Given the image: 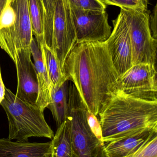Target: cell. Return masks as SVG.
Segmentation results:
<instances>
[{"label": "cell", "instance_id": "1", "mask_svg": "<svg viewBox=\"0 0 157 157\" xmlns=\"http://www.w3.org/2000/svg\"><path fill=\"white\" fill-rule=\"evenodd\" d=\"M63 73L74 85L88 110L96 116L116 90L119 78L105 41L76 43Z\"/></svg>", "mask_w": 157, "mask_h": 157}, {"label": "cell", "instance_id": "2", "mask_svg": "<svg viewBox=\"0 0 157 157\" xmlns=\"http://www.w3.org/2000/svg\"><path fill=\"white\" fill-rule=\"evenodd\" d=\"M98 115L102 140L108 143L144 129L157 128V101L137 98L116 90Z\"/></svg>", "mask_w": 157, "mask_h": 157}, {"label": "cell", "instance_id": "3", "mask_svg": "<svg viewBox=\"0 0 157 157\" xmlns=\"http://www.w3.org/2000/svg\"><path fill=\"white\" fill-rule=\"evenodd\" d=\"M1 105L8 120L9 140L28 141L31 137L53 138L54 133L37 104L22 100L6 88L5 96Z\"/></svg>", "mask_w": 157, "mask_h": 157}, {"label": "cell", "instance_id": "4", "mask_svg": "<svg viewBox=\"0 0 157 157\" xmlns=\"http://www.w3.org/2000/svg\"><path fill=\"white\" fill-rule=\"evenodd\" d=\"M87 111L74 85L70 82L66 120L70 124L73 157H108L105 143L96 137L88 126Z\"/></svg>", "mask_w": 157, "mask_h": 157}, {"label": "cell", "instance_id": "5", "mask_svg": "<svg viewBox=\"0 0 157 157\" xmlns=\"http://www.w3.org/2000/svg\"><path fill=\"white\" fill-rule=\"evenodd\" d=\"M128 26L132 49V65L148 63L155 65L157 40L149 27L150 11L121 9Z\"/></svg>", "mask_w": 157, "mask_h": 157}, {"label": "cell", "instance_id": "6", "mask_svg": "<svg viewBox=\"0 0 157 157\" xmlns=\"http://www.w3.org/2000/svg\"><path fill=\"white\" fill-rule=\"evenodd\" d=\"M14 23L0 28V47L12 61L18 50L30 48L33 38L27 0H12Z\"/></svg>", "mask_w": 157, "mask_h": 157}, {"label": "cell", "instance_id": "7", "mask_svg": "<svg viewBox=\"0 0 157 157\" xmlns=\"http://www.w3.org/2000/svg\"><path fill=\"white\" fill-rule=\"evenodd\" d=\"M116 90L131 97L148 101H157V71L155 65L139 63L132 65L119 76Z\"/></svg>", "mask_w": 157, "mask_h": 157}, {"label": "cell", "instance_id": "8", "mask_svg": "<svg viewBox=\"0 0 157 157\" xmlns=\"http://www.w3.org/2000/svg\"><path fill=\"white\" fill-rule=\"evenodd\" d=\"M76 42L70 6L66 0H57L53 15L51 50L62 72L65 60Z\"/></svg>", "mask_w": 157, "mask_h": 157}, {"label": "cell", "instance_id": "9", "mask_svg": "<svg viewBox=\"0 0 157 157\" xmlns=\"http://www.w3.org/2000/svg\"><path fill=\"white\" fill-rule=\"evenodd\" d=\"M77 42H105L111 34L107 12L71 8Z\"/></svg>", "mask_w": 157, "mask_h": 157}, {"label": "cell", "instance_id": "10", "mask_svg": "<svg viewBox=\"0 0 157 157\" xmlns=\"http://www.w3.org/2000/svg\"><path fill=\"white\" fill-rule=\"evenodd\" d=\"M112 23L113 31L105 42L120 76L132 66L131 45L128 26L121 10Z\"/></svg>", "mask_w": 157, "mask_h": 157}, {"label": "cell", "instance_id": "11", "mask_svg": "<svg viewBox=\"0 0 157 157\" xmlns=\"http://www.w3.org/2000/svg\"><path fill=\"white\" fill-rule=\"evenodd\" d=\"M13 61L15 64L17 74L16 96L24 101L37 104V80L35 65L31 60L30 48L18 50Z\"/></svg>", "mask_w": 157, "mask_h": 157}, {"label": "cell", "instance_id": "12", "mask_svg": "<svg viewBox=\"0 0 157 157\" xmlns=\"http://www.w3.org/2000/svg\"><path fill=\"white\" fill-rule=\"evenodd\" d=\"M51 152V141L29 143L0 138V157H50Z\"/></svg>", "mask_w": 157, "mask_h": 157}, {"label": "cell", "instance_id": "13", "mask_svg": "<svg viewBox=\"0 0 157 157\" xmlns=\"http://www.w3.org/2000/svg\"><path fill=\"white\" fill-rule=\"evenodd\" d=\"M157 128L144 129L131 135L108 143L105 150L108 157H126L136 153L148 141Z\"/></svg>", "mask_w": 157, "mask_h": 157}, {"label": "cell", "instance_id": "14", "mask_svg": "<svg viewBox=\"0 0 157 157\" xmlns=\"http://www.w3.org/2000/svg\"><path fill=\"white\" fill-rule=\"evenodd\" d=\"M31 56L34 60L38 84L37 105L42 112L50 101L51 86L47 70L42 59L41 51L37 40L33 37L30 44Z\"/></svg>", "mask_w": 157, "mask_h": 157}, {"label": "cell", "instance_id": "15", "mask_svg": "<svg viewBox=\"0 0 157 157\" xmlns=\"http://www.w3.org/2000/svg\"><path fill=\"white\" fill-rule=\"evenodd\" d=\"M69 81L51 90L50 101L47 108L51 112L57 127L66 120L68 107Z\"/></svg>", "mask_w": 157, "mask_h": 157}, {"label": "cell", "instance_id": "16", "mask_svg": "<svg viewBox=\"0 0 157 157\" xmlns=\"http://www.w3.org/2000/svg\"><path fill=\"white\" fill-rule=\"evenodd\" d=\"M51 142L50 157H73L71 130L67 120L58 126Z\"/></svg>", "mask_w": 157, "mask_h": 157}, {"label": "cell", "instance_id": "17", "mask_svg": "<svg viewBox=\"0 0 157 157\" xmlns=\"http://www.w3.org/2000/svg\"><path fill=\"white\" fill-rule=\"evenodd\" d=\"M41 51L42 59L49 79L51 90L62 85L67 81L64 75L59 62L51 49L45 42L38 44Z\"/></svg>", "mask_w": 157, "mask_h": 157}, {"label": "cell", "instance_id": "18", "mask_svg": "<svg viewBox=\"0 0 157 157\" xmlns=\"http://www.w3.org/2000/svg\"><path fill=\"white\" fill-rule=\"evenodd\" d=\"M32 32L38 44L44 40V10L43 0H27Z\"/></svg>", "mask_w": 157, "mask_h": 157}, {"label": "cell", "instance_id": "19", "mask_svg": "<svg viewBox=\"0 0 157 157\" xmlns=\"http://www.w3.org/2000/svg\"><path fill=\"white\" fill-rule=\"evenodd\" d=\"M57 0H43L44 10V40L51 48L53 15Z\"/></svg>", "mask_w": 157, "mask_h": 157}, {"label": "cell", "instance_id": "20", "mask_svg": "<svg viewBox=\"0 0 157 157\" xmlns=\"http://www.w3.org/2000/svg\"><path fill=\"white\" fill-rule=\"evenodd\" d=\"M107 6H115L121 9L134 11H146L148 10V0H100Z\"/></svg>", "mask_w": 157, "mask_h": 157}, {"label": "cell", "instance_id": "21", "mask_svg": "<svg viewBox=\"0 0 157 157\" xmlns=\"http://www.w3.org/2000/svg\"><path fill=\"white\" fill-rule=\"evenodd\" d=\"M70 8L84 11L103 12L107 6L100 0H66Z\"/></svg>", "mask_w": 157, "mask_h": 157}, {"label": "cell", "instance_id": "22", "mask_svg": "<svg viewBox=\"0 0 157 157\" xmlns=\"http://www.w3.org/2000/svg\"><path fill=\"white\" fill-rule=\"evenodd\" d=\"M126 157H157V132L136 153Z\"/></svg>", "mask_w": 157, "mask_h": 157}, {"label": "cell", "instance_id": "23", "mask_svg": "<svg viewBox=\"0 0 157 157\" xmlns=\"http://www.w3.org/2000/svg\"><path fill=\"white\" fill-rule=\"evenodd\" d=\"M87 119L88 126L93 133L99 140L103 141L101 126L99 120L98 119L97 116L88 110L87 112Z\"/></svg>", "mask_w": 157, "mask_h": 157}, {"label": "cell", "instance_id": "24", "mask_svg": "<svg viewBox=\"0 0 157 157\" xmlns=\"http://www.w3.org/2000/svg\"><path fill=\"white\" fill-rule=\"evenodd\" d=\"M149 27L151 34L154 39L157 40V4L155 5L152 13H150L149 19Z\"/></svg>", "mask_w": 157, "mask_h": 157}, {"label": "cell", "instance_id": "25", "mask_svg": "<svg viewBox=\"0 0 157 157\" xmlns=\"http://www.w3.org/2000/svg\"><path fill=\"white\" fill-rule=\"evenodd\" d=\"M6 87L2 78V73L0 71V105L5 96Z\"/></svg>", "mask_w": 157, "mask_h": 157}, {"label": "cell", "instance_id": "26", "mask_svg": "<svg viewBox=\"0 0 157 157\" xmlns=\"http://www.w3.org/2000/svg\"><path fill=\"white\" fill-rule=\"evenodd\" d=\"M12 1V0H0V20L5 9Z\"/></svg>", "mask_w": 157, "mask_h": 157}]
</instances>
